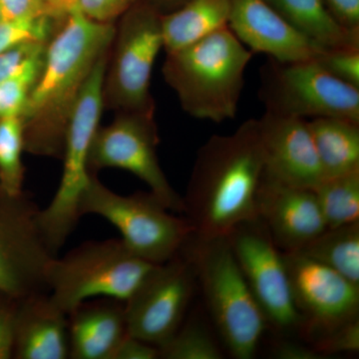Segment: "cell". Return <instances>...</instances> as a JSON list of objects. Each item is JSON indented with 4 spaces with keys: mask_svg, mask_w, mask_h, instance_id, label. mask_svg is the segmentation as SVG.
I'll return each instance as SVG.
<instances>
[{
    "mask_svg": "<svg viewBox=\"0 0 359 359\" xmlns=\"http://www.w3.org/2000/svg\"><path fill=\"white\" fill-rule=\"evenodd\" d=\"M264 171L257 119L205 142L183 197L194 237H226L238 224L257 218L256 196Z\"/></svg>",
    "mask_w": 359,
    "mask_h": 359,
    "instance_id": "cell-1",
    "label": "cell"
},
{
    "mask_svg": "<svg viewBox=\"0 0 359 359\" xmlns=\"http://www.w3.org/2000/svg\"><path fill=\"white\" fill-rule=\"evenodd\" d=\"M46 47L43 67L25 113V149L37 155L62 156L71 108L90 71L106 50L114 28L77 9Z\"/></svg>",
    "mask_w": 359,
    "mask_h": 359,
    "instance_id": "cell-2",
    "label": "cell"
},
{
    "mask_svg": "<svg viewBox=\"0 0 359 359\" xmlns=\"http://www.w3.org/2000/svg\"><path fill=\"white\" fill-rule=\"evenodd\" d=\"M254 55L226 26L168 53L165 76L187 113L223 123L238 114L245 70Z\"/></svg>",
    "mask_w": 359,
    "mask_h": 359,
    "instance_id": "cell-3",
    "label": "cell"
},
{
    "mask_svg": "<svg viewBox=\"0 0 359 359\" xmlns=\"http://www.w3.org/2000/svg\"><path fill=\"white\" fill-rule=\"evenodd\" d=\"M180 252L193 264L212 321L233 358H254L269 325L228 238L192 235Z\"/></svg>",
    "mask_w": 359,
    "mask_h": 359,
    "instance_id": "cell-4",
    "label": "cell"
},
{
    "mask_svg": "<svg viewBox=\"0 0 359 359\" xmlns=\"http://www.w3.org/2000/svg\"><path fill=\"white\" fill-rule=\"evenodd\" d=\"M157 266L130 252L121 240L88 242L54 257L45 282L53 302L69 314L96 297L126 302Z\"/></svg>",
    "mask_w": 359,
    "mask_h": 359,
    "instance_id": "cell-5",
    "label": "cell"
},
{
    "mask_svg": "<svg viewBox=\"0 0 359 359\" xmlns=\"http://www.w3.org/2000/svg\"><path fill=\"white\" fill-rule=\"evenodd\" d=\"M105 55L90 71L71 108L63 149L62 177L57 192L43 210H39L40 231L47 247L56 256L81 218L80 201L91 173L89 155L98 131L103 108Z\"/></svg>",
    "mask_w": 359,
    "mask_h": 359,
    "instance_id": "cell-6",
    "label": "cell"
},
{
    "mask_svg": "<svg viewBox=\"0 0 359 359\" xmlns=\"http://www.w3.org/2000/svg\"><path fill=\"white\" fill-rule=\"evenodd\" d=\"M80 214L105 219L120 231L130 252L156 264L177 256L194 233L186 218L175 216L152 193L119 195L93 175L80 201Z\"/></svg>",
    "mask_w": 359,
    "mask_h": 359,
    "instance_id": "cell-7",
    "label": "cell"
},
{
    "mask_svg": "<svg viewBox=\"0 0 359 359\" xmlns=\"http://www.w3.org/2000/svg\"><path fill=\"white\" fill-rule=\"evenodd\" d=\"M259 99L273 114L359 122V88L337 79L316 60L278 62L269 58L261 69Z\"/></svg>",
    "mask_w": 359,
    "mask_h": 359,
    "instance_id": "cell-8",
    "label": "cell"
},
{
    "mask_svg": "<svg viewBox=\"0 0 359 359\" xmlns=\"http://www.w3.org/2000/svg\"><path fill=\"white\" fill-rule=\"evenodd\" d=\"M250 292L269 325L278 332H302L304 320L295 306L283 252L257 217L226 236Z\"/></svg>",
    "mask_w": 359,
    "mask_h": 359,
    "instance_id": "cell-9",
    "label": "cell"
},
{
    "mask_svg": "<svg viewBox=\"0 0 359 359\" xmlns=\"http://www.w3.org/2000/svg\"><path fill=\"white\" fill-rule=\"evenodd\" d=\"M39 212L25 192L0 189V292L14 299L47 292L45 273L55 256L40 231Z\"/></svg>",
    "mask_w": 359,
    "mask_h": 359,
    "instance_id": "cell-10",
    "label": "cell"
},
{
    "mask_svg": "<svg viewBox=\"0 0 359 359\" xmlns=\"http://www.w3.org/2000/svg\"><path fill=\"white\" fill-rule=\"evenodd\" d=\"M158 135L153 112L130 111L98 129L89 155V170L118 168L134 174L172 212L183 214V197L170 185L157 156Z\"/></svg>",
    "mask_w": 359,
    "mask_h": 359,
    "instance_id": "cell-11",
    "label": "cell"
},
{
    "mask_svg": "<svg viewBox=\"0 0 359 359\" xmlns=\"http://www.w3.org/2000/svg\"><path fill=\"white\" fill-rule=\"evenodd\" d=\"M197 285L193 264L183 252L158 264L124 302L128 334L158 348L166 344L184 323Z\"/></svg>",
    "mask_w": 359,
    "mask_h": 359,
    "instance_id": "cell-12",
    "label": "cell"
},
{
    "mask_svg": "<svg viewBox=\"0 0 359 359\" xmlns=\"http://www.w3.org/2000/svg\"><path fill=\"white\" fill-rule=\"evenodd\" d=\"M290 290L309 337L358 318L359 285L299 252H282Z\"/></svg>",
    "mask_w": 359,
    "mask_h": 359,
    "instance_id": "cell-13",
    "label": "cell"
},
{
    "mask_svg": "<svg viewBox=\"0 0 359 359\" xmlns=\"http://www.w3.org/2000/svg\"><path fill=\"white\" fill-rule=\"evenodd\" d=\"M163 47L162 16L147 7L130 14L120 33L114 72L116 99L129 111L153 112L151 76Z\"/></svg>",
    "mask_w": 359,
    "mask_h": 359,
    "instance_id": "cell-14",
    "label": "cell"
},
{
    "mask_svg": "<svg viewBox=\"0 0 359 359\" xmlns=\"http://www.w3.org/2000/svg\"><path fill=\"white\" fill-rule=\"evenodd\" d=\"M257 124L264 174L287 185L311 190L325 180L308 120L266 111Z\"/></svg>",
    "mask_w": 359,
    "mask_h": 359,
    "instance_id": "cell-15",
    "label": "cell"
},
{
    "mask_svg": "<svg viewBox=\"0 0 359 359\" xmlns=\"http://www.w3.org/2000/svg\"><path fill=\"white\" fill-rule=\"evenodd\" d=\"M257 215L282 252H297L327 229L311 189L287 185L263 174L256 196Z\"/></svg>",
    "mask_w": 359,
    "mask_h": 359,
    "instance_id": "cell-16",
    "label": "cell"
},
{
    "mask_svg": "<svg viewBox=\"0 0 359 359\" xmlns=\"http://www.w3.org/2000/svg\"><path fill=\"white\" fill-rule=\"evenodd\" d=\"M228 26L250 51L278 62L314 60L325 49L295 29L266 0H231Z\"/></svg>",
    "mask_w": 359,
    "mask_h": 359,
    "instance_id": "cell-17",
    "label": "cell"
},
{
    "mask_svg": "<svg viewBox=\"0 0 359 359\" xmlns=\"http://www.w3.org/2000/svg\"><path fill=\"white\" fill-rule=\"evenodd\" d=\"M13 358H69L68 314L47 292L27 295L18 301Z\"/></svg>",
    "mask_w": 359,
    "mask_h": 359,
    "instance_id": "cell-18",
    "label": "cell"
},
{
    "mask_svg": "<svg viewBox=\"0 0 359 359\" xmlns=\"http://www.w3.org/2000/svg\"><path fill=\"white\" fill-rule=\"evenodd\" d=\"M69 358L113 359L128 334L124 302L102 297L82 302L68 314Z\"/></svg>",
    "mask_w": 359,
    "mask_h": 359,
    "instance_id": "cell-19",
    "label": "cell"
},
{
    "mask_svg": "<svg viewBox=\"0 0 359 359\" xmlns=\"http://www.w3.org/2000/svg\"><path fill=\"white\" fill-rule=\"evenodd\" d=\"M325 179L359 170V122L344 118L308 121Z\"/></svg>",
    "mask_w": 359,
    "mask_h": 359,
    "instance_id": "cell-20",
    "label": "cell"
},
{
    "mask_svg": "<svg viewBox=\"0 0 359 359\" xmlns=\"http://www.w3.org/2000/svg\"><path fill=\"white\" fill-rule=\"evenodd\" d=\"M295 29L325 49H359V32L342 25L323 0H271Z\"/></svg>",
    "mask_w": 359,
    "mask_h": 359,
    "instance_id": "cell-21",
    "label": "cell"
},
{
    "mask_svg": "<svg viewBox=\"0 0 359 359\" xmlns=\"http://www.w3.org/2000/svg\"><path fill=\"white\" fill-rule=\"evenodd\" d=\"M231 0H188L179 11L162 18L163 40L168 53L195 43L226 27Z\"/></svg>",
    "mask_w": 359,
    "mask_h": 359,
    "instance_id": "cell-22",
    "label": "cell"
},
{
    "mask_svg": "<svg viewBox=\"0 0 359 359\" xmlns=\"http://www.w3.org/2000/svg\"><path fill=\"white\" fill-rule=\"evenodd\" d=\"M297 252L359 285V222L327 228Z\"/></svg>",
    "mask_w": 359,
    "mask_h": 359,
    "instance_id": "cell-23",
    "label": "cell"
},
{
    "mask_svg": "<svg viewBox=\"0 0 359 359\" xmlns=\"http://www.w3.org/2000/svg\"><path fill=\"white\" fill-rule=\"evenodd\" d=\"M313 191L327 228L359 222V170L323 180Z\"/></svg>",
    "mask_w": 359,
    "mask_h": 359,
    "instance_id": "cell-24",
    "label": "cell"
},
{
    "mask_svg": "<svg viewBox=\"0 0 359 359\" xmlns=\"http://www.w3.org/2000/svg\"><path fill=\"white\" fill-rule=\"evenodd\" d=\"M25 149V124L21 117L0 120V189L9 195L23 193Z\"/></svg>",
    "mask_w": 359,
    "mask_h": 359,
    "instance_id": "cell-25",
    "label": "cell"
},
{
    "mask_svg": "<svg viewBox=\"0 0 359 359\" xmlns=\"http://www.w3.org/2000/svg\"><path fill=\"white\" fill-rule=\"evenodd\" d=\"M160 358L222 359L223 353L202 321L192 318L177 330L166 344L159 347Z\"/></svg>",
    "mask_w": 359,
    "mask_h": 359,
    "instance_id": "cell-26",
    "label": "cell"
},
{
    "mask_svg": "<svg viewBox=\"0 0 359 359\" xmlns=\"http://www.w3.org/2000/svg\"><path fill=\"white\" fill-rule=\"evenodd\" d=\"M44 57L45 52L30 59L18 72L0 83V120L22 117L43 67Z\"/></svg>",
    "mask_w": 359,
    "mask_h": 359,
    "instance_id": "cell-27",
    "label": "cell"
},
{
    "mask_svg": "<svg viewBox=\"0 0 359 359\" xmlns=\"http://www.w3.org/2000/svg\"><path fill=\"white\" fill-rule=\"evenodd\" d=\"M51 32V18L0 20V53L25 42H46Z\"/></svg>",
    "mask_w": 359,
    "mask_h": 359,
    "instance_id": "cell-28",
    "label": "cell"
},
{
    "mask_svg": "<svg viewBox=\"0 0 359 359\" xmlns=\"http://www.w3.org/2000/svg\"><path fill=\"white\" fill-rule=\"evenodd\" d=\"M314 60L337 79L359 88V49H323Z\"/></svg>",
    "mask_w": 359,
    "mask_h": 359,
    "instance_id": "cell-29",
    "label": "cell"
},
{
    "mask_svg": "<svg viewBox=\"0 0 359 359\" xmlns=\"http://www.w3.org/2000/svg\"><path fill=\"white\" fill-rule=\"evenodd\" d=\"M313 347L323 358L339 353H358L359 318L346 321L316 337Z\"/></svg>",
    "mask_w": 359,
    "mask_h": 359,
    "instance_id": "cell-30",
    "label": "cell"
},
{
    "mask_svg": "<svg viewBox=\"0 0 359 359\" xmlns=\"http://www.w3.org/2000/svg\"><path fill=\"white\" fill-rule=\"evenodd\" d=\"M46 50L45 42L30 41L0 53V83L18 72L33 57Z\"/></svg>",
    "mask_w": 359,
    "mask_h": 359,
    "instance_id": "cell-31",
    "label": "cell"
},
{
    "mask_svg": "<svg viewBox=\"0 0 359 359\" xmlns=\"http://www.w3.org/2000/svg\"><path fill=\"white\" fill-rule=\"evenodd\" d=\"M18 301L20 299L0 292V359L13 358Z\"/></svg>",
    "mask_w": 359,
    "mask_h": 359,
    "instance_id": "cell-32",
    "label": "cell"
},
{
    "mask_svg": "<svg viewBox=\"0 0 359 359\" xmlns=\"http://www.w3.org/2000/svg\"><path fill=\"white\" fill-rule=\"evenodd\" d=\"M132 1L133 0H76L72 8L77 9L91 20L108 22L119 15Z\"/></svg>",
    "mask_w": 359,
    "mask_h": 359,
    "instance_id": "cell-33",
    "label": "cell"
},
{
    "mask_svg": "<svg viewBox=\"0 0 359 359\" xmlns=\"http://www.w3.org/2000/svg\"><path fill=\"white\" fill-rule=\"evenodd\" d=\"M2 20H32L47 15L46 0H0Z\"/></svg>",
    "mask_w": 359,
    "mask_h": 359,
    "instance_id": "cell-34",
    "label": "cell"
},
{
    "mask_svg": "<svg viewBox=\"0 0 359 359\" xmlns=\"http://www.w3.org/2000/svg\"><path fill=\"white\" fill-rule=\"evenodd\" d=\"M160 351L157 346L129 334L120 342L113 359H157Z\"/></svg>",
    "mask_w": 359,
    "mask_h": 359,
    "instance_id": "cell-35",
    "label": "cell"
},
{
    "mask_svg": "<svg viewBox=\"0 0 359 359\" xmlns=\"http://www.w3.org/2000/svg\"><path fill=\"white\" fill-rule=\"evenodd\" d=\"M342 25L359 32V0H323Z\"/></svg>",
    "mask_w": 359,
    "mask_h": 359,
    "instance_id": "cell-36",
    "label": "cell"
},
{
    "mask_svg": "<svg viewBox=\"0 0 359 359\" xmlns=\"http://www.w3.org/2000/svg\"><path fill=\"white\" fill-rule=\"evenodd\" d=\"M275 358L280 359H320L323 356L313 347L302 346L292 341H282L273 351Z\"/></svg>",
    "mask_w": 359,
    "mask_h": 359,
    "instance_id": "cell-37",
    "label": "cell"
},
{
    "mask_svg": "<svg viewBox=\"0 0 359 359\" xmlns=\"http://www.w3.org/2000/svg\"><path fill=\"white\" fill-rule=\"evenodd\" d=\"M76 0H47V15L51 18L65 16Z\"/></svg>",
    "mask_w": 359,
    "mask_h": 359,
    "instance_id": "cell-38",
    "label": "cell"
},
{
    "mask_svg": "<svg viewBox=\"0 0 359 359\" xmlns=\"http://www.w3.org/2000/svg\"><path fill=\"white\" fill-rule=\"evenodd\" d=\"M0 20H2L1 15H0Z\"/></svg>",
    "mask_w": 359,
    "mask_h": 359,
    "instance_id": "cell-39",
    "label": "cell"
},
{
    "mask_svg": "<svg viewBox=\"0 0 359 359\" xmlns=\"http://www.w3.org/2000/svg\"><path fill=\"white\" fill-rule=\"evenodd\" d=\"M46 1H47V0H46Z\"/></svg>",
    "mask_w": 359,
    "mask_h": 359,
    "instance_id": "cell-40",
    "label": "cell"
}]
</instances>
